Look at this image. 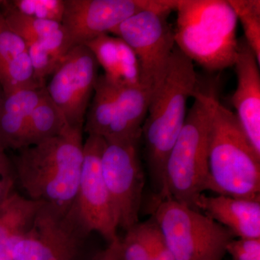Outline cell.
<instances>
[{
	"label": "cell",
	"mask_w": 260,
	"mask_h": 260,
	"mask_svg": "<svg viewBox=\"0 0 260 260\" xmlns=\"http://www.w3.org/2000/svg\"><path fill=\"white\" fill-rule=\"evenodd\" d=\"M83 133L69 126L57 136L18 150L13 166L27 198L70 211L83 165Z\"/></svg>",
	"instance_id": "obj_1"
},
{
	"label": "cell",
	"mask_w": 260,
	"mask_h": 260,
	"mask_svg": "<svg viewBox=\"0 0 260 260\" xmlns=\"http://www.w3.org/2000/svg\"><path fill=\"white\" fill-rule=\"evenodd\" d=\"M174 3L175 0H64L61 25L73 48L109 34L140 12Z\"/></svg>",
	"instance_id": "obj_11"
},
{
	"label": "cell",
	"mask_w": 260,
	"mask_h": 260,
	"mask_svg": "<svg viewBox=\"0 0 260 260\" xmlns=\"http://www.w3.org/2000/svg\"><path fill=\"white\" fill-rule=\"evenodd\" d=\"M151 96L141 85L116 83L115 117L104 140L140 141Z\"/></svg>",
	"instance_id": "obj_16"
},
{
	"label": "cell",
	"mask_w": 260,
	"mask_h": 260,
	"mask_svg": "<svg viewBox=\"0 0 260 260\" xmlns=\"http://www.w3.org/2000/svg\"><path fill=\"white\" fill-rule=\"evenodd\" d=\"M16 175L13 162L6 153V150L0 146V205L15 192Z\"/></svg>",
	"instance_id": "obj_27"
},
{
	"label": "cell",
	"mask_w": 260,
	"mask_h": 260,
	"mask_svg": "<svg viewBox=\"0 0 260 260\" xmlns=\"http://www.w3.org/2000/svg\"><path fill=\"white\" fill-rule=\"evenodd\" d=\"M99 63L87 46L72 48L51 75L46 89L68 125L83 129L99 77Z\"/></svg>",
	"instance_id": "obj_10"
},
{
	"label": "cell",
	"mask_w": 260,
	"mask_h": 260,
	"mask_svg": "<svg viewBox=\"0 0 260 260\" xmlns=\"http://www.w3.org/2000/svg\"><path fill=\"white\" fill-rule=\"evenodd\" d=\"M97 260H121L120 239L109 243L107 249L100 254Z\"/></svg>",
	"instance_id": "obj_29"
},
{
	"label": "cell",
	"mask_w": 260,
	"mask_h": 260,
	"mask_svg": "<svg viewBox=\"0 0 260 260\" xmlns=\"http://www.w3.org/2000/svg\"><path fill=\"white\" fill-rule=\"evenodd\" d=\"M121 260H150V254L142 223L126 231L120 239Z\"/></svg>",
	"instance_id": "obj_25"
},
{
	"label": "cell",
	"mask_w": 260,
	"mask_h": 260,
	"mask_svg": "<svg viewBox=\"0 0 260 260\" xmlns=\"http://www.w3.org/2000/svg\"><path fill=\"white\" fill-rule=\"evenodd\" d=\"M2 3H3V1H0V6H1Z\"/></svg>",
	"instance_id": "obj_31"
},
{
	"label": "cell",
	"mask_w": 260,
	"mask_h": 260,
	"mask_svg": "<svg viewBox=\"0 0 260 260\" xmlns=\"http://www.w3.org/2000/svg\"><path fill=\"white\" fill-rule=\"evenodd\" d=\"M177 5L175 0L170 6L143 10L110 32L122 39L134 51L139 62L140 85L152 95L165 78L176 47L174 29L168 18Z\"/></svg>",
	"instance_id": "obj_7"
},
{
	"label": "cell",
	"mask_w": 260,
	"mask_h": 260,
	"mask_svg": "<svg viewBox=\"0 0 260 260\" xmlns=\"http://www.w3.org/2000/svg\"><path fill=\"white\" fill-rule=\"evenodd\" d=\"M116 83L104 74L99 75L89 106L83 131L105 138L115 117Z\"/></svg>",
	"instance_id": "obj_20"
},
{
	"label": "cell",
	"mask_w": 260,
	"mask_h": 260,
	"mask_svg": "<svg viewBox=\"0 0 260 260\" xmlns=\"http://www.w3.org/2000/svg\"><path fill=\"white\" fill-rule=\"evenodd\" d=\"M240 20L244 32V40L254 53L260 64V1L229 0Z\"/></svg>",
	"instance_id": "obj_23"
},
{
	"label": "cell",
	"mask_w": 260,
	"mask_h": 260,
	"mask_svg": "<svg viewBox=\"0 0 260 260\" xmlns=\"http://www.w3.org/2000/svg\"><path fill=\"white\" fill-rule=\"evenodd\" d=\"M198 208L230 231L236 239H260V200L203 194Z\"/></svg>",
	"instance_id": "obj_14"
},
{
	"label": "cell",
	"mask_w": 260,
	"mask_h": 260,
	"mask_svg": "<svg viewBox=\"0 0 260 260\" xmlns=\"http://www.w3.org/2000/svg\"><path fill=\"white\" fill-rule=\"evenodd\" d=\"M3 97H4V92H3V88L0 85V107H1L2 103H3Z\"/></svg>",
	"instance_id": "obj_30"
},
{
	"label": "cell",
	"mask_w": 260,
	"mask_h": 260,
	"mask_svg": "<svg viewBox=\"0 0 260 260\" xmlns=\"http://www.w3.org/2000/svg\"><path fill=\"white\" fill-rule=\"evenodd\" d=\"M148 244L150 260H175L172 251L153 220L142 223Z\"/></svg>",
	"instance_id": "obj_26"
},
{
	"label": "cell",
	"mask_w": 260,
	"mask_h": 260,
	"mask_svg": "<svg viewBox=\"0 0 260 260\" xmlns=\"http://www.w3.org/2000/svg\"><path fill=\"white\" fill-rule=\"evenodd\" d=\"M43 204L15 191L0 205V260H12L15 246L30 230Z\"/></svg>",
	"instance_id": "obj_18"
},
{
	"label": "cell",
	"mask_w": 260,
	"mask_h": 260,
	"mask_svg": "<svg viewBox=\"0 0 260 260\" xmlns=\"http://www.w3.org/2000/svg\"><path fill=\"white\" fill-rule=\"evenodd\" d=\"M46 90V85L34 84L4 93L0 107V146L20 150L24 132Z\"/></svg>",
	"instance_id": "obj_15"
},
{
	"label": "cell",
	"mask_w": 260,
	"mask_h": 260,
	"mask_svg": "<svg viewBox=\"0 0 260 260\" xmlns=\"http://www.w3.org/2000/svg\"><path fill=\"white\" fill-rule=\"evenodd\" d=\"M232 260H260V239H234L227 247Z\"/></svg>",
	"instance_id": "obj_28"
},
{
	"label": "cell",
	"mask_w": 260,
	"mask_h": 260,
	"mask_svg": "<svg viewBox=\"0 0 260 260\" xmlns=\"http://www.w3.org/2000/svg\"><path fill=\"white\" fill-rule=\"evenodd\" d=\"M93 52L104 75L114 83L121 84L135 60L133 49L122 39L104 34L85 44Z\"/></svg>",
	"instance_id": "obj_19"
},
{
	"label": "cell",
	"mask_w": 260,
	"mask_h": 260,
	"mask_svg": "<svg viewBox=\"0 0 260 260\" xmlns=\"http://www.w3.org/2000/svg\"><path fill=\"white\" fill-rule=\"evenodd\" d=\"M197 88L194 62L174 47L167 74L152 95L142 127L149 172L156 188L155 197L160 198L165 192L168 157L185 122L188 99Z\"/></svg>",
	"instance_id": "obj_2"
},
{
	"label": "cell",
	"mask_w": 260,
	"mask_h": 260,
	"mask_svg": "<svg viewBox=\"0 0 260 260\" xmlns=\"http://www.w3.org/2000/svg\"><path fill=\"white\" fill-rule=\"evenodd\" d=\"M192 97L194 104L186 114L184 126L168 157L165 192L160 198H171L198 210V203L206 191L208 178L211 107L210 93H203L197 88Z\"/></svg>",
	"instance_id": "obj_5"
},
{
	"label": "cell",
	"mask_w": 260,
	"mask_h": 260,
	"mask_svg": "<svg viewBox=\"0 0 260 260\" xmlns=\"http://www.w3.org/2000/svg\"><path fill=\"white\" fill-rule=\"evenodd\" d=\"M0 13L7 25L25 43L45 40L63 27L59 22L41 20L23 14L10 1H3Z\"/></svg>",
	"instance_id": "obj_22"
},
{
	"label": "cell",
	"mask_w": 260,
	"mask_h": 260,
	"mask_svg": "<svg viewBox=\"0 0 260 260\" xmlns=\"http://www.w3.org/2000/svg\"><path fill=\"white\" fill-rule=\"evenodd\" d=\"M259 64L244 37L239 47L234 67L237 86L232 103L238 120L256 153L260 155Z\"/></svg>",
	"instance_id": "obj_13"
},
{
	"label": "cell",
	"mask_w": 260,
	"mask_h": 260,
	"mask_svg": "<svg viewBox=\"0 0 260 260\" xmlns=\"http://www.w3.org/2000/svg\"><path fill=\"white\" fill-rule=\"evenodd\" d=\"M26 44L0 15V85L4 93L37 84ZM39 84V83H38Z\"/></svg>",
	"instance_id": "obj_17"
},
{
	"label": "cell",
	"mask_w": 260,
	"mask_h": 260,
	"mask_svg": "<svg viewBox=\"0 0 260 260\" xmlns=\"http://www.w3.org/2000/svg\"><path fill=\"white\" fill-rule=\"evenodd\" d=\"M86 236L70 211L43 204L12 260H75Z\"/></svg>",
	"instance_id": "obj_12"
},
{
	"label": "cell",
	"mask_w": 260,
	"mask_h": 260,
	"mask_svg": "<svg viewBox=\"0 0 260 260\" xmlns=\"http://www.w3.org/2000/svg\"><path fill=\"white\" fill-rule=\"evenodd\" d=\"M176 47L208 71L234 66L238 19L225 0H177Z\"/></svg>",
	"instance_id": "obj_4"
},
{
	"label": "cell",
	"mask_w": 260,
	"mask_h": 260,
	"mask_svg": "<svg viewBox=\"0 0 260 260\" xmlns=\"http://www.w3.org/2000/svg\"><path fill=\"white\" fill-rule=\"evenodd\" d=\"M0 15H1V13H0Z\"/></svg>",
	"instance_id": "obj_32"
},
{
	"label": "cell",
	"mask_w": 260,
	"mask_h": 260,
	"mask_svg": "<svg viewBox=\"0 0 260 260\" xmlns=\"http://www.w3.org/2000/svg\"><path fill=\"white\" fill-rule=\"evenodd\" d=\"M105 140L88 135L83 143V160L79 184L70 213L87 236L100 234L107 242L117 239L118 227L102 169Z\"/></svg>",
	"instance_id": "obj_9"
},
{
	"label": "cell",
	"mask_w": 260,
	"mask_h": 260,
	"mask_svg": "<svg viewBox=\"0 0 260 260\" xmlns=\"http://www.w3.org/2000/svg\"><path fill=\"white\" fill-rule=\"evenodd\" d=\"M151 213L175 260H223L236 239L204 213L171 198H154Z\"/></svg>",
	"instance_id": "obj_6"
},
{
	"label": "cell",
	"mask_w": 260,
	"mask_h": 260,
	"mask_svg": "<svg viewBox=\"0 0 260 260\" xmlns=\"http://www.w3.org/2000/svg\"><path fill=\"white\" fill-rule=\"evenodd\" d=\"M211 117L206 190L215 194L260 200V155L237 116L210 93Z\"/></svg>",
	"instance_id": "obj_3"
},
{
	"label": "cell",
	"mask_w": 260,
	"mask_h": 260,
	"mask_svg": "<svg viewBox=\"0 0 260 260\" xmlns=\"http://www.w3.org/2000/svg\"><path fill=\"white\" fill-rule=\"evenodd\" d=\"M137 140H105L103 177L112 202L118 229L125 232L139 222L145 184Z\"/></svg>",
	"instance_id": "obj_8"
},
{
	"label": "cell",
	"mask_w": 260,
	"mask_h": 260,
	"mask_svg": "<svg viewBox=\"0 0 260 260\" xmlns=\"http://www.w3.org/2000/svg\"><path fill=\"white\" fill-rule=\"evenodd\" d=\"M10 3L23 14L61 23L64 14V0H14Z\"/></svg>",
	"instance_id": "obj_24"
},
{
	"label": "cell",
	"mask_w": 260,
	"mask_h": 260,
	"mask_svg": "<svg viewBox=\"0 0 260 260\" xmlns=\"http://www.w3.org/2000/svg\"><path fill=\"white\" fill-rule=\"evenodd\" d=\"M68 127L69 125L64 115L49 96L46 89L29 119L24 132L21 149L57 136Z\"/></svg>",
	"instance_id": "obj_21"
}]
</instances>
